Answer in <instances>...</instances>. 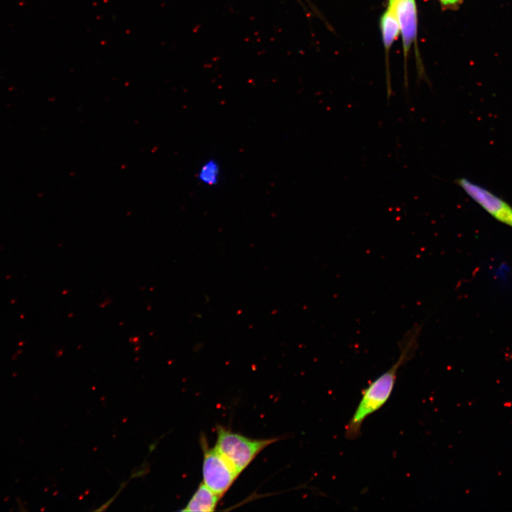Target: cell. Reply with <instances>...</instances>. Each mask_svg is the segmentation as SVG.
Wrapping results in <instances>:
<instances>
[{
  "instance_id": "9",
  "label": "cell",
  "mask_w": 512,
  "mask_h": 512,
  "mask_svg": "<svg viewBox=\"0 0 512 512\" xmlns=\"http://www.w3.org/2000/svg\"><path fill=\"white\" fill-rule=\"evenodd\" d=\"M462 0H439L441 4L449 8H455L458 6Z\"/></svg>"
},
{
  "instance_id": "7",
  "label": "cell",
  "mask_w": 512,
  "mask_h": 512,
  "mask_svg": "<svg viewBox=\"0 0 512 512\" xmlns=\"http://www.w3.org/2000/svg\"><path fill=\"white\" fill-rule=\"evenodd\" d=\"M380 24L383 46L385 51L388 52L392 44L400 33V25L393 1H388V8L380 18Z\"/></svg>"
},
{
  "instance_id": "2",
  "label": "cell",
  "mask_w": 512,
  "mask_h": 512,
  "mask_svg": "<svg viewBox=\"0 0 512 512\" xmlns=\"http://www.w3.org/2000/svg\"><path fill=\"white\" fill-rule=\"evenodd\" d=\"M215 449L231 464L237 472L245 470L256 456L278 438L252 439L226 427H216Z\"/></svg>"
},
{
  "instance_id": "10",
  "label": "cell",
  "mask_w": 512,
  "mask_h": 512,
  "mask_svg": "<svg viewBox=\"0 0 512 512\" xmlns=\"http://www.w3.org/2000/svg\"><path fill=\"white\" fill-rule=\"evenodd\" d=\"M393 1H396V0H393Z\"/></svg>"
},
{
  "instance_id": "5",
  "label": "cell",
  "mask_w": 512,
  "mask_h": 512,
  "mask_svg": "<svg viewBox=\"0 0 512 512\" xmlns=\"http://www.w3.org/2000/svg\"><path fill=\"white\" fill-rule=\"evenodd\" d=\"M395 4L402 36L405 58L415 41L417 30V6L415 0H389Z\"/></svg>"
},
{
  "instance_id": "4",
  "label": "cell",
  "mask_w": 512,
  "mask_h": 512,
  "mask_svg": "<svg viewBox=\"0 0 512 512\" xmlns=\"http://www.w3.org/2000/svg\"><path fill=\"white\" fill-rule=\"evenodd\" d=\"M454 182L497 221L512 228V206L484 187L465 178Z\"/></svg>"
},
{
  "instance_id": "8",
  "label": "cell",
  "mask_w": 512,
  "mask_h": 512,
  "mask_svg": "<svg viewBox=\"0 0 512 512\" xmlns=\"http://www.w3.org/2000/svg\"><path fill=\"white\" fill-rule=\"evenodd\" d=\"M199 181L207 186L215 185L220 178V166L215 159L206 161L198 172Z\"/></svg>"
},
{
  "instance_id": "6",
  "label": "cell",
  "mask_w": 512,
  "mask_h": 512,
  "mask_svg": "<svg viewBox=\"0 0 512 512\" xmlns=\"http://www.w3.org/2000/svg\"><path fill=\"white\" fill-rule=\"evenodd\" d=\"M220 498L202 482L182 511H214Z\"/></svg>"
},
{
  "instance_id": "1",
  "label": "cell",
  "mask_w": 512,
  "mask_h": 512,
  "mask_svg": "<svg viewBox=\"0 0 512 512\" xmlns=\"http://www.w3.org/2000/svg\"><path fill=\"white\" fill-rule=\"evenodd\" d=\"M420 331L421 326L415 325L405 334L399 343L400 353L396 362L364 389L358 406L346 426V439L354 440L359 437L364 421L389 400L399 368L412 358L417 348Z\"/></svg>"
},
{
  "instance_id": "3",
  "label": "cell",
  "mask_w": 512,
  "mask_h": 512,
  "mask_svg": "<svg viewBox=\"0 0 512 512\" xmlns=\"http://www.w3.org/2000/svg\"><path fill=\"white\" fill-rule=\"evenodd\" d=\"M200 443L203 452V482L222 498L240 474L215 447H208L204 436Z\"/></svg>"
}]
</instances>
